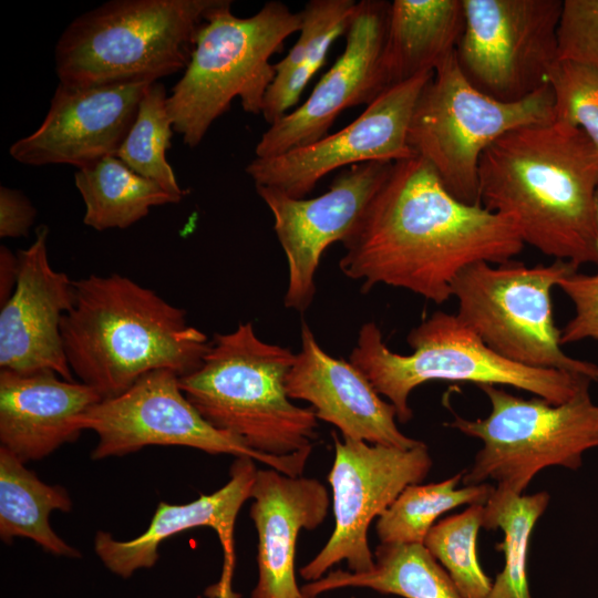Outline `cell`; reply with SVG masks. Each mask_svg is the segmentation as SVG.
<instances>
[{
    "label": "cell",
    "instance_id": "obj_29",
    "mask_svg": "<svg viewBox=\"0 0 598 598\" xmlns=\"http://www.w3.org/2000/svg\"><path fill=\"white\" fill-rule=\"evenodd\" d=\"M549 494L496 497L484 504L483 528H501L504 540L496 549L504 554V567L492 582L487 598H533L527 579V555L535 524L546 511Z\"/></svg>",
    "mask_w": 598,
    "mask_h": 598
},
{
    "label": "cell",
    "instance_id": "obj_27",
    "mask_svg": "<svg viewBox=\"0 0 598 598\" xmlns=\"http://www.w3.org/2000/svg\"><path fill=\"white\" fill-rule=\"evenodd\" d=\"M74 181L85 206L83 223L99 231L127 228L152 207L181 202L116 156L78 168Z\"/></svg>",
    "mask_w": 598,
    "mask_h": 598
},
{
    "label": "cell",
    "instance_id": "obj_6",
    "mask_svg": "<svg viewBox=\"0 0 598 598\" xmlns=\"http://www.w3.org/2000/svg\"><path fill=\"white\" fill-rule=\"evenodd\" d=\"M406 341L412 352L395 353L384 343L379 327L367 322L350 353V362L389 399L401 423L413 415L411 392L429 381L509 385L553 404L568 402L591 382L581 374L512 362L489 349L456 315L444 311L433 312L414 327Z\"/></svg>",
    "mask_w": 598,
    "mask_h": 598
},
{
    "label": "cell",
    "instance_id": "obj_38",
    "mask_svg": "<svg viewBox=\"0 0 598 598\" xmlns=\"http://www.w3.org/2000/svg\"><path fill=\"white\" fill-rule=\"evenodd\" d=\"M303 598H317V597H309V596L303 595Z\"/></svg>",
    "mask_w": 598,
    "mask_h": 598
},
{
    "label": "cell",
    "instance_id": "obj_18",
    "mask_svg": "<svg viewBox=\"0 0 598 598\" xmlns=\"http://www.w3.org/2000/svg\"><path fill=\"white\" fill-rule=\"evenodd\" d=\"M49 229L18 252L19 276L0 311V369L19 373L53 371L73 380L61 333L63 316L74 303V280L49 261Z\"/></svg>",
    "mask_w": 598,
    "mask_h": 598
},
{
    "label": "cell",
    "instance_id": "obj_25",
    "mask_svg": "<svg viewBox=\"0 0 598 598\" xmlns=\"http://www.w3.org/2000/svg\"><path fill=\"white\" fill-rule=\"evenodd\" d=\"M354 0H310L300 11L299 38L287 55L275 63L276 76L265 99L261 114L272 124L288 113L306 85L323 65L331 44L346 34L354 16Z\"/></svg>",
    "mask_w": 598,
    "mask_h": 598
},
{
    "label": "cell",
    "instance_id": "obj_37",
    "mask_svg": "<svg viewBox=\"0 0 598 598\" xmlns=\"http://www.w3.org/2000/svg\"><path fill=\"white\" fill-rule=\"evenodd\" d=\"M597 255H598V192H597Z\"/></svg>",
    "mask_w": 598,
    "mask_h": 598
},
{
    "label": "cell",
    "instance_id": "obj_14",
    "mask_svg": "<svg viewBox=\"0 0 598 598\" xmlns=\"http://www.w3.org/2000/svg\"><path fill=\"white\" fill-rule=\"evenodd\" d=\"M434 71L384 90L349 125L283 154L255 157L245 168L255 186L305 198L329 173L367 162L394 163L416 156L408 133L416 101Z\"/></svg>",
    "mask_w": 598,
    "mask_h": 598
},
{
    "label": "cell",
    "instance_id": "obj_22",
    "mask_svg": "<svg viewBox=\"0 0 598 598\" xmlns=\"http://www.w3.org/2000/svg\"><path fill=\"white\" fill-rule=\"evenodd\" d=\"M254 458L236 457L229 481L218 491L202 495L187 504L161 502L146 530L130 540H116L110 533L97 532L94 550L105 567L128 578L134 571L153 567L162 542L187 529L208 526L218 534L229 558L233 557V535L241 505L250 498L256 476Z\"/></svg>",
    "mask_w": 598,
    "mask_h": 598
},
{
    "label": "cell",
    "instance_id": "obj_12",
    "mask_svg": "<svg viewBox=\"0 0 598 598\" xmlns=\"http://www.w3.org/2000/svg\"><path fill=\"white\" fill-rule=\"evenodd\" d=\"M458 66L481 92L520 101L547 85L558 61L560 0H462Z\"/></svg>",
    "mask_w": 598,
    "mask_h": 598
},
{
    "label": "cell",
    "instance_id": "obj_3",
    "mask_svg": "<svg viewBox=\"0 0 598 598\" xmlns=\"http://www.w3.org/2000/svg\"><path fill=\"white\" fill-rule=\"evenodd\" d=\"M74 290L61 322L65 357L72 373L102 399L152 371L181 378L200 367L212 340L155 291L118 274H92L74 280Z\"/></svg>",
    "mask_w": 598,
    "mask_h": 598
},
{
    "label": "cell",
    "instance_id": "obj_26",
    "mask_svg": "<svg viewBox=\"0 0 598 598\" xmlns=\"http://www.w3.org/2000/svg\"><path fill=\"white\" fill-rule=\"evenodd\" d=\"M71 507L65 488L43 483L13 453L0 447V537L3 542L25 537L53 555L80 557L50 525L53 511L68 513Z\"/></svg>",
    "mask_w": 598,
    "mask_h": 598
},
{
    "label": "cell",
    "instance_id": "obj_7",
    "mask_svg": "<svg viewBox=\"0 0 598 598\" xmlns=\"http://www.w3.org/2000/svg\"><path fill=\"white\" fill-rule=\"evenodd\" d=\"M300 12L269 1L254 16L239 18L224 0L200 28L193 54L167 99L174 132L196 147L235 97L250 114H261L276 71L270 58L299 32Z\"/></svg>",
    "mask_w": 598,
    "mask_h": 598
},
{
    "label": "cell",
    "instance_id": "obj_15",
    "mask_svg": "<svg viewBox=\"0 0 598 598\" xmlns=\"http://www.w3.org/2000/svg\"><path fill=\"white\" fill-rule=\"evenodd\" d=\"M393 163L355 164L338 174L315 198H292L271 187L256 190L274 216L288 265L286 308L306 311L316 295V272L324 250L343 241L386 178Z\"/></svg>",
    "mask_w": 598,
    "mask_h": 598
},
{
    "label": "cell",
    "instance_id": "obj_13",
    "mask_svg": "<svg viewBox=\"0 0 598 598\" xmlns=\"http://www.w3.org/2000/svg\"><path fill=\"white\" fill-rule=\"evenodd\" d=\"M334 460L328 475L332 488L334 528L322 549L300 569L315 581L340 561L350 571L364 573L374 566L368 540L369 526L409 485L421 483L432 467L427 446L412 448L370 444L333 433Z\"/></svg>",
    "mask_w": 598,
    "mask_h": 598
},
{
    "label": "cell",
    "instance_id": "obj_17",
    "mask_svg": "<svg viewBox=\"0 0 598 598\" xmlns=\"http://www.w3.org/2000/svg\"><path fill=\"white\" fill-rule=\"evenodd\" d=\"M150 84L75 86L59 82L43 122L10 146L11 157L32 166L82 168L116 156Z\"/></svg>",
    "mask_w": 598,
    "mask_h": 598
},
{
    "label": "cell",
    "instance_id": "obj_24",
    "mask_svg": "<svg viewBox=\"0 0 598 598\" xmlns=\"http://www.w3.org/2000/svg\"><path fill=\"white\" fill-rule=\"evenodd\" d=\"M373 555L371 570L330 571L303 585L302 594L317 597L330 590L358 587L404 598H465L423 544L380 543Z\"/></svg>",
    "mask_w": 598,
    "mask_h": 598
},
{
    "label": "cell",
    "instance_id": "obj_16",
    "mask_svg": "<svg viewBox=\"0 0 598 598\" xmlns=\"http://www.w3.org/2000/svg\"><path fill=\"white\" fill-rule=\"evenodd\" d=\"M390 2L361 0L346 32V47L334 64L295 111L270 124L255 148L266 158L309 145L326 135L347 109L373 102L385 89L381 58Z\"/></svg>",
    "mask_w": 598,
    "mask_h": 598
},
{
    "label": "cell",
    "instance_id": "obj_2",
    "mask_svg": "<svg viewBox=\"0 0 598 598\" xmlns=\"http://www.w3.org/2000/svg\"><path fill=\"white\" fill-rule=\"evenodd\" d=\"M598 151L559 120L512 130L483 153L478 202L524 244L579 267L598 264Z\"/></svg>",
    "mask_w": 598,
    "mask_h": 598
},
{
    "label": "cell",
    "instance_id": "obj_32",
    "mask_svg": "<svg viewBox=\"0 0 598 598\" xmlns=\"http://www.w3.org/2000/svg\"><path fill=\"white\" fill-rule=\"evenodd\" d=\"M547 84L554 95L555 118L581 130L598 151V68L557 61Z\"/></svg>",
    "mask_w": 598,
    "mask_h": 598
},
{
    "label": "cell",
    "instance_id": "obj_21",
    "mask_svg": "<svg viewBox=\"0 0 598 598\" xmlns=\"http://www.w3.org/2000/svg\"><path fill=\"white\" fill-rule=\"evenodd\" d=\"M100 400L93 388L53 371L0 369L1 446L23 463L42 460L79 437L76 417Z\"/></svg>",
    "mask_w": 598,
    "mask_h": 598
},
{
    "label": "cell",
    "instance_id": "obj_31",
    "mask_svg": "<svg viewBox=\"0 0 598 598\" xmlns=\"http://www.w3.org/2000/svg\"><path fill=\"white\" fill-rule=\"evenodd\" d=\"M483 522L484 504L468 505L462 513L434 524L423 544L465 598H487L492 588L493 581L482 569L477 555Z\"/></svg>",
    "mask_w": 598,
    "mask_h": 598
},
{
    "label": "cell",
    "instance_id": "obj_36",
    "mask_svg": "<svg viewBox=\"0 0 598 598\" xmlns=\"http://www.w3.org/2000/svg\"><path fill=\"white\" fill-rule=\"evenodd\" d=\"M19 276L18 255H13L7 247L0 248V306L12 295Z\"/></svg>",
    "mask_w": 598,
    "mask_h": 598
},
{
    "label": "cell",
    "instance_id": "obj_34",
    "mask_svg": "<svg viewBox=\"0 0 598 598\" xmlns=\"http://www.w3.org/2000/svg\"><path fill=\"white\" fill-rule=\"evenodd\" d=\"M558 287L575 307L574 317L560 330V343L598 340V274L575 271L564 277Z\"/></svg>",
    "mask_w": 598,
    "mask_h": 598
},
{
    "label": "cell",
    "instance_id": "obj_10",
    "mask_svg": "<svg viewBox=\"0 0 598 598\" xmlns=\"http://www.w3.org/2000/svg\"><path fill=\"white\" fill-rule=\"evenodd\" d=\"M578 267L555 259L528 267L486 261L466 267L452 285L456 316L501 357L526 367L553 369L598 381V365L567 355L553 315L551 291Z\"/></svg>",
    "mask_w": 598,
    "mask_h": 598
},
{
    "label": "cell",
    "instance_id": "obj_4",
    "mask_svg": "<svg viewBox=\"0 0 598 598\" xmlns=\"http://www.w3.org/2000/svg\"><path fill=\"white\" fill-rule=\"evenodd\" d=\"M290 349L262 341L250 322L215 333L200 367L181 377L188 401L215 429L250 450L287 456L312 448L318 419L293 404L286 378L295 362Z\"/></svg>",
    "mask_w": 598,
    "mask_h": 598
},
{
    "label": "cell",
    "instance_id": "obj_5",
    "mask_svg": "<svg viewBox=\"0 0 598 598\" xmlns=\"http://www.w3.org/2000/svg\"><path fill=\"white\" fill-rule=\"evenodd\" d=\"M224 0H112L76 17L55 45L60 83L158 82L184 71L198 32Z\"/></svg>",
    "mask_w": 598,
    "mask_h": 598
},
{
    "label": "cell",
    "instance_id": "obj_8",
    "mask_svg": "<svg viewBox=\"0 0 598 598\" xmlns=\"http://www.w3.org/2000/svg\"><path fill=\"white\" fill-rule=\"evenodd\" d=\"M491 402L484 419L454 414L448 426L480 439L464 485L494 480L492 496L522 495L534 476L549 466L578 470L586 451L598 447V405L589 389L561 404L535 396L524 399L492 384L478 386Z\"/></svg>",
    "mask_w": 598,
    "mask_h": 598
},
{
    "label": "cell",
    "instance_id": "obj_33",
    "mask_svg": "<svg viewBox=\"0 0 598 598\" xmlns=\"http://www.w3.org/2000/svg\"><path fill=\"white\" fill-rule=\"evenodd\" d=\"M558 61L598 68V0H564L557 29Z\"/></svg>",
    "mask_w": 598,
    "mask_h": 598
},
{
    "label": "cell",
    "instance_id": "obj_9",
    "mask_svg": "<svg viewBox=\"0 0 598 598\" xmlns=\"http://www.w3.org/2000/svg\"><path fill=\"white\" fill-rule=\"evenodd\" d=\"M555 120L547 84L516 102H502L477 90L463 74L455 51L423 87L408 133V144L436 172L458 200L478 202V165L486 148L507 132Z\"/></svg>",
    "mask_w": 598,
    "mask_h": 598
},
{
    "label": "cell",
    "instance_id": "obj_19",
    "mask_svg": "<svg viewBox=\"0 0 598 598\" xmlns=\"http://www.w3.org/2000/svg\"><path fill=\"white\" fill-rule=\"evenodd\" d=\"M286 391L290 399L310 403L317 419L334 425L342 437L405 450L421 442L399 430L395 408L350 361L327 353L306 322Z\"/></svg>",
    "mask_w": 598,
    "mask_h": 598
},
{
    "label": "cell",
    "instance_id": "obj_35",
    "mask_svg": "<svg viewBox=\"0 0 598 598\" xmlns=\"http://www.w3.org/2000/svg\"><path fill=\"white\" fill-rule=\"evenodd\" d=\"M37 209L19 190L0 187V237H25L33 225Z\"/></svg>",
    "mask_w": 598,
    "mask_h": 598
},
{
    "label": "cell",
    "instance_id": "obj_11",
    "mask_svg": "<svg viewBox=\"0 0 598 598\" xmlns=\"http://www.w3.org/2000/svg\"><path fill=\"white\" fill-rule=\"evenodd\" d=\"M97 435L92 460L122 456L150 445H177L210 454L248 456L286 475L300 476L311 448L287 456L255 452L237 437L212 426L188 401L179 377L167 369L143 375L118 395L105 398L75 420Z\"/></svg>",
    "mask_w": 598,
    "mask_h": 598
},
{
    "label": "cell",
    "instance_id": "obj_28",
    "mask_svg": "<svg viewBox=\"0 0 598 598\" xmlns=\"http://www.w3.org/2000/svg\"><path fill=\"white\" fill-rule=\"evenodd\" d=\"M465 471L439 483L406 486L377 518L381 544H424L425 537L444 513L461 506L485 504L494 486L487 483L457 488Z\"/></svg>",
    "mask_w": 598,
    "mask_h": 598
},
{
    "label": "cell",
    "instance_id": "obj_23",
    "mask_svg": "<svg viewBox=\"0 0 598 598\" xmlns=\"http://www.w3.org/2000/svg\"><path fill=\"white\" fill-rule=\"evenodd\" d=\"M463 27L462 0L390 2L381 58L385 89L435 71L455 51Z\"/></svg>",
    "mask_w": 598,
    "mask_h": 598
},
{
    "label": "cell",
    "instance_id": "obj_30",
    "mask_svg": "<svg viewBox=\"0 0 598 598\" xmlns=\"http://www.w3.org/2000/svg\"><path fill=\"white\" fill-rule=\"evenodd\" d=\"M167 99L168 94L162 83L154 82L148 85L116 157L182 200L187 192L178 185L166 158L174 133Z\"/></svg>",
    "mask_w": 598,
    "mask_h": 598
},
{
    "label": "cell",
    "instance_id": "obj_1",
    "mask_svg": "<svg viewBox=\"0 0 598 598\" xmlns=\"http://www.w3.org/2000/svg\"><path fill=\"white\" fill-rule=\"evenodd\" d=\"M342 244L339 267L362 291L383 283L435 303L466 267L512 260L525 245L507 218L455 198L420 156L392 164Z\"/></svg>",
    "mask_w": 598,
    "mask_h": 598
},
{
    "label": "cell",
    "instance_id": "obj_20",
    "mask_svg": "<svg viewBox=\"0 0 598 598\" xmlns=\"http://www.w3.org/2000/svg\"><path fill=\"white\" fill-rule=\"evenodd\" d=\"M249 515L258 534V580L251 598H303L295 576V553L302 529L327 517L329 494L318 480L257 470Z\"/></svg>",
    "mask_w": 598,
    "mask_h": 598
}]
</instances>
